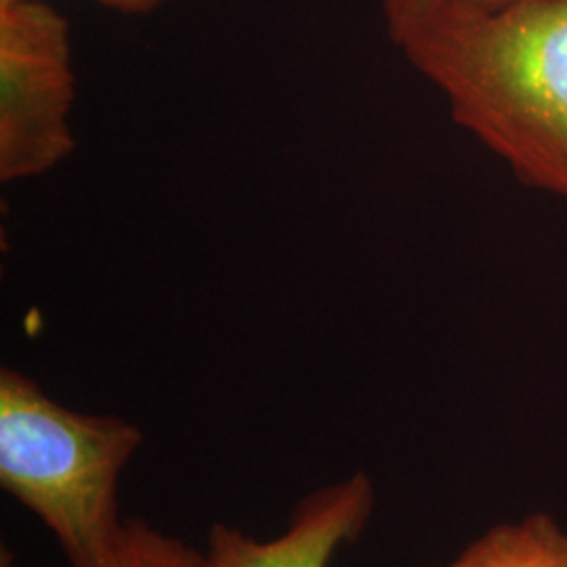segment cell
<instances>
[{"label":"cell","mask_w":567,"mask_h":567,"mask_svg":"<svg viewBox=\"0 0 567 567\" xmlns=\"http://www.w3.org/2000/svg\"><path fill=\"white\" fill-rule=\"evenodd\" d=\"M468 135L567 204V0L437 9L389 30Z\"/></svg>","instance_id":"obj_1"},{"label":"cell","mask_w":567,"mask_h":567,"mask_svg":"<svg viewBox=\"0 0 567 567\" xmlns=\"http://www.w3.org/2000/svg\"><path fill=\"white\" fill-rule=\"evenodd\" d=\"M142 444V429L121 416L70 410L0 370V487L53 532L70 567L116 564L118 482Z\"/></svg>","instance_id":"obj_2"},{"label":"cell","mask_w":567,"mask_h":567,"mask_svg":"<svg viewBox=\"0 0 567 567\" xmlns=\"http://www.w3.org/2000/svg\"><path fill=\"white\" fill-rule=\"evenodd\" d=\"M70 23L44 0L0 2V179H34L76 147Z\"/></svg>","instance_id":"obj_3"},{"label":"cell","mask_w":567,"mask_h":567,"mask_svg":"<svg viewBox=\"0 0 567 567\" xmlns=\"http://www.w3.org/2000/svg\"><path fill=\"white\" fill-rule=\"evenodd\" d=\"M372 508L374 487L358 471L301 498L286 529L271 540L215 524L206 538V567H330L341 548L362 536Z\"/></svg>","instance_id":"obj_4"},{"label":"cell","mask_w":567,"mask_h":567,"mask_svg":"<svg viewBox=\"0 0 567 567\" xmlns=\"http://www.w3.org/2000/svg\"><path fill=\"white\" fill-rule=\"evenodd\" d=\"M450 567H567V536L545 515L487 532Z\"/></svg>","instance_id":"obj_5"},{"label":"cell","mask_w":567,"mask_h":567,"mask_svg":"<svg viewBox=\"0 0 567 567\" xmlns=\"http://www.w3.org/2000/svg\"><path fill=\"white\" fill-rule=\"evenodd\" d=\"M114 567H206L203 550L185 545L143 519H126Z\"/></svg>","instance_id":"obj_6"},{"label":"cell","mask_w":567,"mask_h":567,"mask_svg":"<svg viewBox=\"0 0 567 567\" xmlns=\"http://www.w3.org/2000/svg\"><path fill=\"white\" fill-rule=\"evenodd\" d=\"M522 2H534V0H381L386 30L437 9L461 7V9H477V11H494V9H505Z\"/></svg>","instance_id":"obj_7"},{"label":"cell","mask_w":567,"mask_h":567,"mask_svg":"<svg viewBox=\"0 0 567 567\" xmlns=\"http://www.w3.org/2000/svg\"><path fill=\"white\" fill-rule=\"evenodd\" d=\"M0 2H7V0H0ZM95 2H100L105 9L121 11V13H126V16H142V13L154 11L156 7H161L166 0H95Z\"/></svg>","instance_id":"obj_8"}]
</instances>
